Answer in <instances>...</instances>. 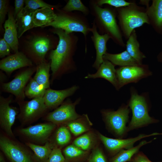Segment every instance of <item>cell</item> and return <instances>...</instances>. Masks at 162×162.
Masks as SVG:
<instances>
[{
	"label": "cell",
	"instance_id": "1",
	"mask_svg": "<svg viewBox=\"0 0 162 162\" xmlns=\"http://www.w3.org/2000/svg\"><path fill=\"white\" fill-rule=\"evenodd\" d=\"M53 32L58 35L59 40L56 48L51 51L49 56L52 71L51 82L76 69L73 57L79 40L74 33L68 34L61 29L55 28Z\"/></svg>",
	"mask_w": 162,
	"mask_h": 162
},
{
	"label": "cell",
	"instance_id": "2",
	"mask_svg": "<svg viewBox=\"0 0 162 162\" xmlns=\"http://www.w3.org/2000/svg\"><path fill=\"white\" fill-rule=\"evenodd\" d=\"M90 13L94 17L98 32L100 34H106L116 44L122 47L125 45L122 34L116 20V8L109 5L102 8L99 6L95 0H91L89 3Z\"/></svg>",
	"mask_w": 162,
	"mask_h": 162
},
{
	"label": "cell",
	"instance_id": "3",
	"mask_svg": "<svg viewBox=\"0 0 162 162\" xmlns=\"http://www.w3.org/2000/svg\"><path fill=\"white\" fill-rule=\"evenodd\" d=\"M55 20L48 26L61 29L68 34L79 32L82 33L85 40V51H87V36L91 32L89 21L86 16L80 12H65L59 10Z\"/></svg>",
	"mask_w": 162,
	"mask_h": 162
},
{
	"label": "cell",
	"instance_id": "4",
	"mask_svg": "<svg viewBox=\"0 0 162 162\" xmlns=\"http://www.w3.org/2000/svg\"><path fill=\"white\" fill-rule=\"evenodd\" d=\"M116 9L119 26L127 39L135 28L145 23L150 24L146 9L134 2L128 6Z\"/></svg>",
	"mask_w": 162,
	"mask_h": 162
},
{
	"label": "cell",
	"instance_id": "5",
	"mask_svg": "<svg viewBox=\"0 0 162 162\" xmlns=\"http://www.w3.org/2000/svg\"><path fill=\"white\" fill-rule=\"evenodd\" d=\"M132 112L131 119L127 126V132L138 129L154 123L155 120L148 114V107L145 98L136 93L133 94L128 103Z\"/></svg>",
	"mask_w": 162,
	"mask_h": 162
},
{
	"label": "cell",
	"instance_id": "6",
	"mask_svg": "<svg viewBox=\"0 0 162 162\" xmlns=\"http://www.w3.org/2000/svg\"><path fill=\"white\" fill-rule=\"evenodd\" d=\"M0 148L10 162H36L26 145L5 134H0Z\"/></svg>",
	"mask_w": 162,
	"mask_h": 162
},
{
	"label": "cell",
	"instance_id": "7",
	"mask_svg": "<svg viewBox=\"0 0 162 162\" xmlns=\"http://www.w3.org/2000/svg\"><path fill=\"white\" fill-rule=\"evenodd\" d=\"M17 103L19 106V112L17 118L23 126L32 124L43 117L49 110L43 97Z\"/></svg>",
	"mask_w": 162,
	"mask_h": 162
},
{
	"label": "cell",
	"instance_id": "8",
	"mask_svg": "<svg viewBox=\"0 0 162 162\" xmlns=\"http://www.w3.org/2000/svg\"><path fill=\"white\" fill-rule=\"evenodd\" d=\"M57 125L49 122L17 129L16 133L26 142L43 145L49 141Z\"/></svg>",
	"mask_w": 162,
	"mask_h": 162
},
{
	"label": "cell",
	"instance_id": "9",
	"mask_svg": "<svg viewBox=\"0 0 162 162\" xmlns=\"http://www.w3.org/2000/svg\"><path fill=\"white\" fill-rule=\"evenodd\" d=\"M130 112L127 105L123 106L115 111L105 110L101 112L107 127L118 138L122 139L128 133L126 125Z\"/></svg>",
	"mask_w": 162,
	"mask_h": 162
},
{
	"label": "cell",
	"instance_id": "10",
	"mask_svg": "<svg viewBox=\"0 0 162 162\" xmlns=\"http://www.w3.org/2000/svg\"><path fill=\"white\" fill-rule=\"evenodd\" d=\"M36 67L32 66L20 72L10 81L1 84V90L4 92L11 93L15 97V101L24 100L26 97L25 94L26 88L36 72Z\"/></svg>",
	"mask_w": 162,
	"mask_h": 162
},
{
	"label": "cell",
	"instance_id": "11",
	"mask_svg": "<svg viewBox=\"0 0 162 162\" xmlns=\"http://www.w3.org/2000/svg\"><path fill=\"white\" fill-rule=\"evenodd\" d=\"M55 39L44 36H37L29 42L27 50V56L37 65L46 61L47 52L58 45Z\"/></svg>",
	"mask_w": 162,
	"mask_h": 162
},
{
	"label": "cell",
	"instance_id": "12",
	"mask_svg": "<svg viewBox=\"0 0 162 162\" xmlns=\"http://www.w3.org/2000/svg\"><path fill=\"white\" fill-rule=\"evenodd\" d=\"M80 100L79 98L74 103L68 100L63 102L54 111L47 113L43 117V120L57 125L65 124L79 118L82 116L76 113L75 106Z\"/></svg>",
	"mask_w": 162,
	"mask_h": 162
},
{
	"label": "cell",
	"instance_id": "13",
	"mask_svg": "<svg viewBox=\"0 0 162 162\" xmlns=\"http://www.w3.org/2000/svg\"><path fill=\"white\" fill-rule=\"evenodd\" d=\"M12 100L11 95L7 98L0 95V126L5 134L14 139L15 137L12 128L19 113V110L16 107L10 105Z\"/></svg>",
	"mask_w": 162,
	"mask_h": 162
},
{
	"label": "cell",
	"instance_id": "14",
	"mask_svg": "<svg viewBox=\"0 0 162 162\" xmlns=\"http://www.w3.org/2000/svg\"><path fill=\"white\" fill-rule=\"evenodd\" d=\"M158 134H160L156 133L148 134H141L135 137L124 139L110 138L100 133L98 134V136L107 151L115 155L122 150L133 147L136 142L142 139Z\"/></svg>",
	"mask_w": 162,
	"mask_h": 162
},
{
	"label": "cell",
	"instance_id": "15",
	"mask_svg": "<svg viewBox=\"0 0 162 162\" xmlns=\"http://www.w3.org/2000/svg\"><path fill=\"white\" fill-rule=\"evenodd\" d=\"M148 75L146 67L142 64L121 67L116 70L118 89L128 83L136 82Z\"/></svg>",
	"mask_w": 162,
	"mask_h": 162
},
{
	"label": "cell",
	"instance_id": "16",
	"mask_svg": "<svg viewBox=\"0 0 162 162\" xmlns=\"http://www.w3.org/2000/svg\"><path fill=\"white\" fill-rule=\"evenodd\" d=\"M33 66L32 61L21 52L8 56L0 61V69L8 75L17 69Z\"/></svg>",
	"mask_w": 162,
	"mask_h": 162
},
{
	"label": "cell",
	"instance_id": "17",
	"mask_svg": "<svg viewBox=\"0 0 162 162\" xmlns=\"http://www.w3.org/2000/svg\"><path fill=\"white\" fill-rule=\"evenodd\" d=\"M91 32L92 33L91 39L96 52V57L92 67L98 70L104 61L103 56L107 52L106 44L110 38L107 34H100L99 33L96 25L93 21Z\"/></svg>",
	"mask_w": 162,
	"mask_h": 162
},
{
	"label": "cell",
	"instance_id": "18",
	"mask_svg": "<svg viewBox=\"0 0 162 162\" xmlns=\"http://www.w3.org/2000/svg\"><path fill=\"white\" fill-rule=\"evenodd\" d=\"M78 86H73L63 90L47 89L43 97L48 110L56 108L63 102L67 98L72 95L78 89Z\"/></svg>",
	"mask_w": 162,
	"mask_h": 162
},
{
	"label": "cell",
	"instance_id": "19",
	"mask_svg": "<svg viewBox=\"0 0 162 162\" xmlns=\"http://www.w3.org/2000/svg\"><path fill=\"white\" fill-rule=\"evenodd\" d=\"M5 29L4 38L15 53L18 52V41L16 21L10 10L8 13V18L4 24Z\"/></svg>",
	"mask_w": 162,
	"mask_h": 162
},
{
	"label": "cell",
	"instance_id": "20",
	"mask_svg": "<svg viewBox=\"0 0 162 162\" xmlns=\"http://www.w3.org/2000/svg\"><path fill=\"white\" fill-rule=\"evenodd\" d=\"M104 79L110 82L116 89H118V81L116 75V70L115 65L110 61L104 60L96 73L88 74L85 79Z\"/></svg>",
	"mask_w": 162,
	"mask_h": 162
},
{
	"label": "cell",
	"instance_id": "21",
	"mask_svg": "<svg viewBox=\"0 0 162 162\" xmlns=\"http://www.w3.org/2000/svg\"><path fill=\"white\" fill-rule=\"evenodd\" d=\"M35 11L24 7L16 16L15 20L18 38L26 31L36 27L33 19Z\"/></svg>",
	"mask_w": 162,
	"mask_h": 162
},
{
	"label": "cell",
	"instance_id": "22",
	"mask_svg": "<svg viewBox=\"0 0 162 162\" xmlns=\"http://www.w3.org/2000/svg\"><path fill=\"white\" fill-rule=\"evenodd\" d=\"M146 10L150 24L156 30H162V0H152Z\"/></svg>",
	"mask_w": 162,
	"mask_h": 162
},
{
	"label": "cell",
	"instance_id": "23",
	"mask_svg": "<svg viewBox=\"0 0 162 162\" xmlns=\"http://www.w3.org/2000/svg\"><path fill=\"white\" fill-rule=\"evenodd\" d=\"M54 9L46 7L35 10L33 16V21L35 27L47 26L53 21L57 16Z\"/></svg>",
	"mask_w": 162,
	"mask_h": 162
},
{
	"label": "cell",
	"instance_id": "24",
	"mask_svg": "<svg viewBox=\"0 0 162 162\" xmlns=\"http://www.w3.org/2000/svg\"><path fill=\"white\" fill-rule=\"evenodd\" d=\"M33 79L41 87L46 90L50 88V62L46 61L36 65Z\"/></svg>",
	"mask_w": 162,
	"mask_h": 162
},
{
	"label": "cell",
	"instance_id": "25",
	"mask_svg": "<svg viewBox=\"0 0 162 162\" xmlns=\"http://www.w3.org/2000/svg\"><path fill=\"white\" fill-rule=\"evenodd\" d=\"M103 58L104 60L110 61L114 65L121 67L140 65L126 50L117 54H111L106 52L104 55Z\"/></svg>",
	"mask_w": 162,
	"mask_h": 162
},
{
	"label": "cell",
	"instance_id": "26",
	"mask_svg": "<svg viewBox=\"0 0 162 162\" xmlns=\"http://www.w3.org/2000/svg\"><path fill=\"white\" fill-rule=\"evenodd\" d=\"M25 145L33 151L34 158L38 162H46L53 148L49 141L43 145L30 142H26Z\"/></svg>",
	"mask_w": 162,
	"mask_h": 162
},
{
	"label": "cell",
	"instance_id": "27",
	"mask_svg": "<svg viewBox=\"0 0 162 162\" xmlns=\"http://www.w3.org/2000/svg\"><path fill=\"white\" fill-rule=\"evenodd\" d=\"M126 50L139 64H142V59L146 57L140 49V44L135 30L128 39L125 45Z\"/></svg>",
	"mask_w": 162,
	"mask_h": 162
},
{
	"label": "cell",
	"instance_id": "28",
	"mask_svg": "<svg viewBox=\"0 0 162 162\" xmlns=\"http://www.w3.org/2000/svg\"><path fill=\"white\" fill-rule=\"evenodd\" d=\"M70 131L67 127L62 126L58 128L52 138L50 137L49 141L53 147L59 148L68 143L71 138Z\"/></svg>",
	"mask_w": 162,
	"mask_h": 162
},
{
	"label": "cell",
	"instance_id": "29",
	"mask_svg": "<svg viewBox=\"0 0 162 162\" xmlns=\"http://www.w3.org/2000/svg\"><path fill=\"white\" fill-rule=\"evenodd\" d=\"M152 141V140L147 141L143 140L135 146L126 150H122L113 156L110 159V162H128L130 161L134 155L139 151L141 147L151 142Z\"/></svg>",
	"mask_w": 162,
	"mask_h": 162
},
{
	"label": "cell",
	"instance_id": "30",
	"mask_svg": "<svg viewBox=\"0 0 162 162\" xmlns=\"http://www.w3.org/2000/svg\"><path fill=\"white\" fill-rule=\"evenodd\" d=\"M95 142V138L93 134L88 132L76 138L73 144L83 151H87L93 148Z\"/></svg>",
	"mask_w": 162,
	"mask_h": 162
},
{
	"label": "cell",
	"instance_id": "31",
	"mask_svg": "<svg viewBox=\"0 0 162 162\" xmlns=\"http://www.w3.org/2000/svg\"><path fill=\"white\" fill-rule=\"evenodd\" d=\"M46 90L32 78L26 88L25 94L29 99L43 97Z\"/></svg>",
	"mask_w": 162,
	"mask_h": 162
},
{
	"label": "cell",
	"instance_id": "32",
	"mask_svg": "<svg viewBox=\"0 0 162 162\" xmlns=\"http://www.w3.org/2000/svg\"><path fill=\"white\" fill-rule=\"evenodd\" d=\"M63 153L65 162H70L83 157L86 154L87 151L72 144L66 146L63 150Z\"/></svg>",
	"mask_w": 162,
	"mask_h": 162
},
{
	"label": "cell",
	"instance_id": "33",
	"mask_svg": "<svg viewBox=\"0 0 162 162\" xmlns=\"http://www.w3.org/2000/svg\"><path fill=\"white\" fill-rule=\"evenodd\" d=\"M62 10L67 12L77 11L86 16L90 13L89 9L80 0H68L62 8Z\"/></svg>",
	"mask_w": 162,
	"mask_h": 162
},
{
	"label": "cell",
	"instance_id": "34",
	"mask_svg": "<svg viewBox=\"0 0 162 162\" xmlns=\"http://www.w3.org/2000/svg\"><path fill=\"white\" fill-rule=\"evenodd\" d=\"M83 117L65 124L70 131L75 136H77L87 131L89 128L82 121Z\"/></svg>",
	"mask_w": 162,
	"mask_h": 162
},
{
	"label": "cell",
	"instance_id": "35",
	"mask_svg": "<svg viewBox=\"0 0 162 162\" xmlns=\"http://www.w3.org/2000/svg\"><path fill=\"white\" fill-rule=\"evenodd\" d=\"M95 1L101 7L103 4H106L116 8L127 6L133 3L124 0H95Z\"/></svg>",
	"mask_w": 162,
	"mask_h": 162
},
{
	"label": "cell",
	"instance_id": "36",
	"mask_svg": "<svg viewBox=\"0 0 162 162\" xmlns=\"http://www.w3.org/2000/svg\"><path fill=\"white\" fill-rule=\"evenodd\" d=\"M25 7L35 10L40 8L48 7L57 9V6L48 4L41 0H26Z\"/></svg>",
	"mask_w": 162,
	"mask_h": 162
},
{
	"label": "cell",
	"instance_id": "37",
	"mask_svg": "<svg viewBox=\"0 0 162 162\" xmlns=\"http://www.w3.org/2000/svg\"><path fill=\"white\" fill-rule=\"evenodd\" d=\"M88 162H107L102 150L99 147L94 149L88 160Z\"/></svg>",
	"mask_w": 162,
	"mask_h": 162
},
{
	"label": "cell",
	"instance_id": "38",
	"mask_svg": "<svg viewBox=\"0 0 162 162\" xmlns=\"http://www.w3.org/2000/svg\"><path fill=\"white\" fill-rule=\"evenodd\" d=\"M46 162H65L61 149L56 147H53Z\"/></svg>",
	"mask_w": 162,
	"mask_h": 162
},
{
	"label": "cell",
	"instance_id": "39",
	"mask_svg": "<svg viewBox=\"0 0 162 162\" xmlns=\"http://www.w3.org/2000/svg\"><path fill=\"white\" fill-rule=\"evenodd\" d=\"M11 48L4 38L0 40V57L2 58L9 55Z\"/></svg>",
	"mask_w": 162,
	"mask_h": 162
},
{
	"label": "cell",
	"instance_id": "40",
	"mask_svg": "<svg viewBox=\"0 0 162 162\" xmlns=\"http://www.w3.org/2000/svg\"><path fill=\"white\" fill-rule=\"evenodd\" d=\"M8 2L5 0H0V25L2 27V24L4 21L5 16L8 11Z\"/></svg>",
	"mask_w": 162,
	"mask_h": 162
},
{
	"label": "cell",
	"instance_id": "41",
	"mask_svg": "<svg viewBox=\"0 0 162 162\" xmlns=\"http://www.w3.org/2000/svg\"><path fill=\"white\" fill-rule=\"evenodd\" d=\"M132 162H152L143 152L139 151L133 157Z\"/></svg>",
	"mask_w": 162,
	"mask_h": 162
},
{
	"label": "cell",
	"instance_id": "42",
	"mask_svg": "<svg viewBox=\"0 0 162 162\" xmlns=\"http://www.w3.org/2000/svg\"><path fill=\"white\" fill-rule=\"evenodd\" d=\"M25 0H15L14 2V17L15 19L18 14L24 8V5Z\"/></svg>",
	"mask_w": 162,
	"mask_h": 162
},
{
	"label": "cell",
	"instance_id": "43",
	"mask_svg": "<svg viewBox=\"0 0 162 162\" xmlns=\"http://www.w3.org/2000/svg\"><path fill=\"white\" fill-rule=\"evenodd\" d=\"M0 162H6L2 153L0 152Z\"/></svg>",
	"mask_w": 162,
	"mask_h": 162
},
{
	"label": "cell",
	"instance_id": "44",
	"mask_svg": "<svg viewBox=\"0 0 162 162\" xmlns=\"http://www.w3.org/2000/svg\"><path fill=\"white\" fill-rule=\"evenodd\" d=\"M128 162H132L131 160L130 161H129Z\"/></svg>",
	"mask_w": 162,
	"mask_h": 162
}]
</instances>
